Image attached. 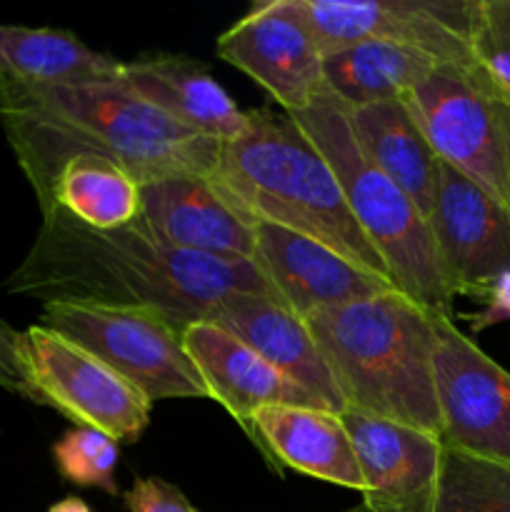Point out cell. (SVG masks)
<instances>
[{
	"instance_id": "obj_22",
	"label": "cell",
	"mask_w": 510,
	"mask_h": 512,
	"mask_svg": "<svg viewBox=\"0 0 510 512\" xmlns=\"http://www.w3.org/2000/svg\"><path fill=\"white\" fill-rule=\"evenodd\" d=\"M120 60L53 28L0 25V78L28 85H80L113 80Z\"/></svg>"
},
{
	"instance_id": "obj_20",
	"label": "cell",
	"mask_w": 510,
	"mask_h": 512,
	"mask_svg": "<svg viewBox=\"0 0 510 512\" xmlns=\"http://www.w3.org/2000/svg\"><path fill=\"white\" fill-rule=\"evenodd\" d=\"M343 110L365 160L393 180L428 218L438 188V158L403 100Z\"/></svg>"
},
{
	"instance_id": "obj_26",
	"label": "cell",
	"mask_w": 510,
	"mask_h": 512,
	"mask_svg": "<svg viewBox=\"0 0 510 512\" xmlns=\"http://www.w3.org/2000/svg\"><path fill=\"white\" fill-rule=\"evenodd\" d=\"M53 460L68 483L118 495L115 470L120 463V443H115L110 435L75 425L53 445Z\"/></svg>"
},
{
	"instance_id": "obj_27",
	"label": "cell",
	"mask_w": 510,
	"mask_h": 512,
	"mask_svg": "<svg viewBox=\"0 0 510 512\" xmlns=\"http://www.w3.org/2000/svg\"><path fill=\"white\" fill-rule=\"evenodd\" d=\"M123 503L130 512H198L173 483L163 478L135 480L133 488L123 495Z\"/></svg>"
},
{
	"instance_id": "obj_13",
	"label": "cell",
	"mask_w": 510,
	"mask_h": 512,
	"mask_svg": "<svg viewBox=\"0 0 510 512\" xmlns=\"http://www.w3.org/2000/svg\"><path fill=\"white\" fill-rule=\"evenodd\" d=\"M340 420L363 475L365 512H435L440 438L350 408Z\"/></svg>"
},
{
	"instance_id": "obj_5",
	"label": "cell",
	"mask_w": 510,
	"mask_h": 512,
	"mask_svg": "<svg viewBox=\"0 0 510 512\" xmlns=\"http://www.w3.org/2000/svg\"><path fill=\"white\" fill-rule=\"evenodd\" d=\"M290 118L328 160L350 215L380 255L395 288L430 313L455 318V298L440 270L428 218L393 180L365 160L350 133L343 105L323 90L308 110Z\"/></svg>"
},
{
	"instance_id": "obj_17",
	"label": "cell",
	"mask_w": 510,
	"mask_h": 512,
	"mask_svg": "<svg viewBox=\"0 0 510 512\" xmlns=\"http://www.w3.org/2000/svg\"><path fill=\"white\" fill-rule=\"evenodd\" d=\"M183 345L208 388L210 400L223 405L245 435H250L253 415L270 405L320 408L313 395L290 383L250 345L210 320L190 323L183 333Z\"/></svg>"
},
{
	"instance_id": "obj_28",
	"label": "cell",
	"mask_w": 510,
	"mask_h": 512,
	"mask_svg": "<svg viewBox=\"0 0 510 512\" xmlns=\"http://www.w3.org/2000/svg\"><path fill=\"white\" fill-rule=\"evenodd\" d=\"M18 343L20 330L10 328V325L0 318V388L35 403L33 388H30L28 375H25L23 363H20Z\"/></svg>"
},
{
	"instance_id": "obj_4",
	"label": "cell",
	"mask_w": 510,
	"mask_h": 512,
	"mask_svg": "<svg viewBox=\"0 0 510 512\" xmlns=\"http://www.w3.org/2000/svg\"><path fill=\"white\" fill-rule=\"evenodd\" d=\"M435 318L400 290L308 315L345 408L440 438Z\"/></svg>"
},
{
	"instance_id": "obj_30",
	"label": "cell",
	"mask_w": 510,
	"mask_h": 512,
	"mask_svg": "<svg viewBox=\"0 0 510 512\" xmlns=\"http://www.w3.org/2000/svg\"><path fill=\"white\" fill-rule=\"evenodd\" d=\"M48 512H93V510H90V505L85 503V500L70 495V498H63L60 503L50 505Z\"/></svg>"
},
{
	"instance_id": "obj_19",
	"label": "cell",
	"mask_w": 510,
	"mask_h": 512,
	"mask_svg": "<svg viewBox=\"0 0 510 512\" xmlns=\"http://www.w3.org/2000/svg\"><path fill=\"white\" fill-rule=\"evenodd\" d=\"M120 78L135 95L188 133L228 140L243 135L248 113L198 60L183 55H150L120 63Z\"/></svg>"
},
{
	"instance_id": "obj_9",
	"label": "cell",
	"mask_w": 510,
	"mask_h": 512,
	"mask_svg": "<svg viewBox=\"0 0 510 512\" xmlns=\"http://www.w3.org/2000/svg\"><path fill=\"white\" fill-rule=\"evenodd\" d=\"M320 50L390 43L473 68L475 0H295Z\"/></svg>"
},
{
	"instance_id": "obj_15",
	"label": "cell",
	"mask_w": 510,
	"mask_h": 512,
	"mask_svg": "<svg viewBox=\"0 0 510 512\" xmlns=\"http://www.w3.org/2000/svg\"><path fill=\"white\" fill-rule=\"evenodd\" d=\"M138 223L153 238L185 253L248 260L255 253V223L233 208L205 175H165L140 183Z\"/></svg>"
},
{
	"instance_id": "obj_18",
	"label": "cell",
	"mask_w": 510,
	"mask_h": 512,
	"mask_svg": "<svg viewBox=\"0 0 510 512\" xmlns=\"http://www.w3.org/2000/svg\"><path fill=\"white\" fill-rule=\"evenodd\" d=\"M248 438L278 473L290 468L363 493L358 458L338 413L300 405H270L253 415Z\"/></svg>"
},
{
	"instance_id": "obj_7",
	"label": "cell",
	"mask_w": 510,
	"mask_h": 512,
	"mask_svg": "<svg viewBox=\"0 0 510 512\" xmlns=\"http://www.w3.org/2000/svg\"><path fill=\"white\" fill-rule=\"evenodd\" d=\"M440 163L510 210V148L503 110L473 73L438 65L400 98Z\"/></svg>"
},
{
	"instance_id": "obj_12",
	"label": "cell",
	"mask_w": 510,
	"mask_h": 512,
	"mask_svg": "<svg viewBox=\"0 0 510 512\" xmlns=\"http://www.w3.org/2000/svg\"><path fill=\"white\" fill-rule=\"evenodd\" d=\"M428 225L453 298L480 300L490 280L510 270V210L440 160Z\"/></svg>"
},
{
	"instance_id": "obj_14",
	"label": "cell",
	"mask_w": 510,
	"mask_h": 512,
	"mask_svg": "<svg viewBox=\"0 0 510 512\" xmlns=\"http://www.w3.org/2000/svg\"><path fill=\"white\" fill-rule=\"evenodd\" d=\"M253 265L268 280L275 298L303 320L318 310L398 290L328 245L270 223H255Z\"/></svg>"
},
{
	"instance_id": "obj_25",
	"label": "cell",
	"mask_w": 510,
	"mask_h": 512,
	"mask_svg": "<svg viewBox=\"0 0 510 512\" xmlns=\"http://www.w3.org/2000/svg\"><path fill=\"white\" fill-rule=\"evenodd\" d=\"M470 55L473 78L510 108V0H475Z\"/></svg>"
},
{
	"instance_id": "obj_2",
	"label": "cell",
	"mask_w": 510,
	"mask_h": 512,
	"mask_svg": "<svg viewBox=\"0 0 510 512\" xmlns=\"http://www.w3.org/2000/svg\"><path fill=\"white\" fill-rule=\"evenodd\" d=\"M0 123L40 200L55 170L80 153L123 165L138 183L215 170L220 140L188 133L135 95L123 78L28 85L0 78Z\"/></svg>"
},
{
	"instance_id": "obj_21",
	"label": "cell",
	"mask_w": 510,
	"mask_h": 512,
	"mask_svg": "<svg viewBox=\"0 0 510 512\" xmlns=\"http://www.w3.org/2000/svg\"><path fill=\"white\" fill-rule=\"evenodd\" d=\"M40 213L60 210L90 230L130 228L140 218V183L115 160L80 153L55 170L38 200Z\"/></svg>"
},
{
	"instance_id": "obj_31",
	"label": "cell",
	"mask_w": 510,
	"mask_h": 512,
	"mask_svg": "<svg viewBox=\"0 0 510 512\" xmlns=\"http://www.w3.org/2000/svg\"><path fill=\"white\" fill-rule=\"evenodd\" d=\"M500 110H503V123H505V133H508V148H510V108L500 105Z\"/></svg>"
},
{
	"instance_id": "obj_1",
	"label": "cell",
	"mask_w": 510,
	"mask_h": 512,
	"mask_svg": "<svg viewBox=\"0 0 510 512\" xmlns=\"http://www.w3.org/2000/svg\"><path fill=\"white\" fill-rule=\"evenodd\" d=\"M3 288L40 303L153 308L188 328L235 293L275 298L248 260L170 248L140 223L90 230L60 210L43 213L38 235ZM278 300V298H275Z\"/></svg>"
},
{
	"instance_id": "obj_16",
	"label": "cell",
	"mask_w": 510,
	"mask_h": 512,
	"mask_svg": "<svg viewBox=\"0 0 510 512\" xmlns=\"http://www.w3.org/2000/svg\"><path fill=\"white\" fill-rule=\"evenodd\" d=\"M203 320L220 325L268 360L290 383L313 395L320 408L343 413L338 383L310 333L308 323L280 300L255 293H235L220 300Z\"/></svg>"
},
{
	"instance_id": "obj_3",
	"label": "cell",
	"mask_w": 510,
	"mask_h": 512,
	"mask_svg": "<svg viewBox=\"0 0 510 512\" xmlns=\"http://www.w3.org/2000/svg\"><path fill=\"white\" fill-rule=\"evenodd\" d=\"M210 183L250 223L305 235L390 280L380 255L350 215L328 160L288 113L250 110L243 135L220 145Z\"/></svg>"
},
{
	"instance_id": "obj_11",
	"label": "cell",
	"mask_w": 510,
	"mask_h": 512,
	"mask_svg": "<svg viewBox=\"0 0 510 512\" xmlns=\"http://www.w3.org/2000/svg\"><path fill=\"white\" fill-rule=\"evenodd\" d=\"M215 50L268 90L283 113L308 110L325 90V55L295 0L253 3L220 35Z\"/></svg>"
},
{
	"instance_id": "obj_10",
	"label": "cell",
	"mask_w": 510,
	"mask_h": 512,
	"mask_svg": "<svg viewBox=\"0 0 510 512\" xmlns=\"http://www.w3.org/2000/svg\"><path fill=\"white\" fill-rule=\"evenodd\" d=\"M435 395L445 448L510 465V373L453 318H435Z\"/></svg>"
},
{
	"instance_id": "obj_24",
	"label": "cell",
	"mask_w": 510,
	"mask_h": 512,
	"mask_svg": "<svg viewBox=\"0 0 510 512\" xmlns=\"http://www.w3.org/2000/svg\"><path fill=\"white\" fill-rule=\"evenodd\" d=\"M435 512H510V465L443 445Z\"/></svg>"
},
{
	"instance_id": "obj_6",
	"label": "cell",
	"mask_w": 510,
	"mask_h": 512,
	"mask_svg": "<svg viewBox=\"0 0 510 512\" xmlns=\"http://www.w3.org/2000/svg\"><path fill=\"white\" fill-rule=\"evenodd\" d=\"M38 325L93 353L150 403L210 400L203 378L185 353V328L160 310L45 303Z\"/></svg>"
},
{
	"instance_id": "obj_23",
	"label": "cell",
	"mask_w": 510,
	"mask_h": 512,
	"mask_svg": "<svg viewBox=\"0 0 510 512\" xmlns=\"http://www.w3.org/2000/svg\"><path fill=\"white\" fill-rule=\"evenodd\" d=\"M438 65L430 55L403 45L358 43L325 53L323 80L343 108H360L400 100Z\"/></svg>"
},
{
	"instance_id": "obj_29",
	"label": "cell",
	"mask_w": 510,
	"mask_h": 512,
	"mask_svg": "<svg viewBox=\"0 0 510 512\" xmlns=\"http://www.w3.org/2000/svg\"><path fill=\"white\" fill-rule=\"evenodd\" d=\"M480 303H483V308L478 313L463 315L475 335L488 328H495V325L510 323V270L490 280L488 288L480 295Z\"/></svg>"
},
{
	"instance_id": "obj_8",
	"label": "cell",
	"mask_w": 510,
	"mask_h": 512,
	"mask_svg": "<svg viewBox=\"0 0 510 512\" xmlns=\"http://www.w3.org/2000/svg\"><path fill=\"white\" fill-rule=\"evenodd\" d=\"M18 348L35 405L55 408L115 443L143 438L153 403L110 365L38 323L20 333Z\"/></svg>"
}]
</instances>
